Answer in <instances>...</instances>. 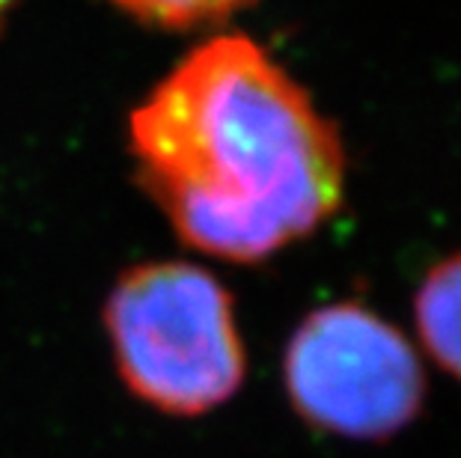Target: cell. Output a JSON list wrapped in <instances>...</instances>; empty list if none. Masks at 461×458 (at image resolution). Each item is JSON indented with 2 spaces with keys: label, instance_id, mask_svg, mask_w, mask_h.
I'll return each instance as SVG.
<instances>
[{
  "label": "cell",
  "instance_id": "5b68a950",
  "mask_svg": "<svg viewBox=\"0 0 461 458\" xmlns=\"http://www.w3.org/2000/svg\"><path fill=\"white\" fill-rule=\"evenodd\" d=\"M107 4L158 31H194V27L230 22L257 0H107Z\"/></svg>",
  "mask_w": 461,
  "mask_h": 458
},
{
  "label": "cell",
  "instance_id": "3957f363",
  "mask_svg": "<svg viewBox=\"0 0 461 458\" xmlns=\"http://www.w3.org/2000/svg\"><path fill=\"white\" fill-rule=\"evenodd\" d=\"M283 382L303 423L348 441H387L426 402L414 346L360 304H330L303 319L286 346Z\"/></svg>",
  "mask_w": 461,
  "mask_h": 458
},
{
  "label": "cell",
  "instance_id": "8992f818",
  "mask_svg": "<svg viewBox=\"0 0 461 458\" xmlns=\"http://www.w3.org/2000/svg\"><path fill=\"white\" fill-rule=\"evenodd\" d=\"M18 4V0H0V27H4V22H6V15L13 13V6Z\"/></svg>",
  "mask_w": 461,
  "mask_h": 458
},
{
  "label": "cell",
  "instance_id": "6da1fadb",
  "mask_svg": "<svg viewBox=\"0 0 461 458\" xmlns=\"http://www.w3.org/2000/svg\"><path fill=\"white\" fill-rule=\"evenodd\" d=\"M140 188L185 245L262 262L312 236L346 191L333 122L241 33L200 42L129 116Z\"/></svg>",
  "mask_w": 461,
  "mask_h": 458
},
{
  "label": "cell",
  "instance_id": "7a4b0ae2",
  "mask_svg": "<svg viewBox=\"0 0 461 458\" xmlns=\"http://www.w3.org/2000/svg\"><path fill=\"white\" fill-rule=\"evenodd\" d=\"M104 328L122 384L155 411L203 417L244 384L232 295L200 265L167 259L129 268L107 295Z\"/></svg>",
  "mask_w": 461,
  "mask_h": 458
},
{
  "label": "cell",
  "instance_id": "277c9868",
  "mask_svg": "<svg viewBox=\"0 0 461 458\" xmlns=\"http://www.w3.org/2000/svg\"><path fill=\"white\" fill-rule=\"evenodd\" d=\"M414 310L426 352L461 382V253L438 262L423 277Z\"/></svg>",
  "mask_w": 461,
  "mask_h": 458
}]
</instances>
